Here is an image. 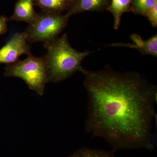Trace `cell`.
<instances>
[{
    "label": "cell",
    "instance_id": "ba28073f",
    "mask_svg": "<svg viewBox=\"0 0 157 157\" xmlns=\"http://www.w3.org/2000/svg\"><path fill=\"white\" fill-rule=\"evenodd\" d=\"M110 0H74L65 14L70 18L72 15L87 11H101L107 10Z\"/></svg>",
    "mask_w": 157,
    "mask_h": 157
},
{
    "label": "cell",
    "instance_id": "5b68a950",
    "mask_svg": "<svg viewBox=\"0 0 157 157\" xmlns=\"http://www.w3.org/2000/svg\"><path fill=\"white\" fill-rule=\"evenodd\" d=\"M31 47L27 43L25 31L17 33L0 48V64L6 65L14 63L23 54L28 56L32 54Z\"/></svg>",
    "mask_w": 157,
    "mask_h": 157
},
{
    "label": "cell",
    "instance_id": "8992f818",
    "mask_svg": "<svg viewBox=\"0 0 157 157\" xmlns=\"http://www.w3.org/2000/svg\"><path fill=\"white\" fill-rule=\"evenodd\" d=\"M133 43H111L108 45L109 47H124L137 49L143 55L152 56L157 57V35H155L147 40H144L140 36L133 34L131 36Z\"/></svg>",
    "mask_w": 157,
    "mask_h": 157
},
{
    "label": "cell",
    "instance_id": "7c38bea8",
    "mask_svg": "<svg viewBox=\"0 0 157 157\" xmlns=\"http://www.w3.org/2000/svg\"><path fill=\"white\" fill-rule=\"evenodd\" d=\"M67 157H115L113 151L84 147Z\"/></svg>",
    "mask_w": 157,
    "mask_h": 157
},
{
    "label": "cell",
    "instance_id": "277c9868",
    "mask_svg": "<svg viewBox=\"0 0 157 157\" xmlns=\"http://www.w3.org/2000/svg\"><path fill=\"white\" fill-rule=\"evenodd\" d=\"M69 17L65 14L42 12L26 30V40L29 43H47L55 40L68 25Z\"/></svg>",
    "mask_w": 157,
    "mask_h": 157
},
{
    "label": "cell",
    "instance_id": "5bb4252c",
    "mask_svg": "<svg viewBox=\"0 0 157 157\" xmlns=\"http://www.w3.org/2000/svg\"><path fill=\"white\" fill-rule=\"evenodd\" d=\"M8 18L5 15L0 16V35L6 33L8 30Z\"/></svg>",
    "mask_w": 157,
    "mask_h": 157
},
{
    "label": "cell",
    "instance_id": "30bf717a",
    "mask_svg": "<svg viewBox=\"0 0 157 157\" xmlns=\"http://www.w3.org/2000/svg\"><path fill=\"white\" fill-rule=\"evenodd\" d=\"M131 3L132 0H110V4L106 10L113 15V28L115 29L119 27L123 14L132 11Z\"/></svg>",
    "mask_w": 157,
    "mask_h": 157
},
{
    "label": "cell",
    "instance_id": "6da1fadb",
    "mask_svg": "<svg viewBox=\"0 0 157 157\" xmlns=\"http://www.w3.org/2000/svg\"><path fill=\"white\" fill-rule=\"evenodd\" d=\"M87 93L86 131L117 149L152 150V121L156 87L136 72L106 67L90 71L82 67Z\"/></svg>",
    "mask_w": 157,
    "mask_h": 157
},
{
    "label": "cell",
    "instance_id": "4fadbf2b",
    "mask_svg": "<svg viewBox=\"0 0 157 157\" xmlns=\"http://www.w3.org/2000/svg\"><path fill=\"white\" fill-rule=\"evenodd\" d=\"M152 26L156 28L157 26V3L151 8L146 15Z\"/></svg>",
    "mask_w": 157,
    "mask_h": 157
},
{
    "label": "cell",
    "instance_id": "7a4b0ae2",
    "mask_svg": "<svg viewBox=\"0 0 157 157\" xmlns=\"http://www.w3.org/2000/svg\"><path fill=\"white\" fill-rule=\"evenodd\" d=\"M43 47L47 50L44 57L48 67V82L55 83L79 71L82 60L93 52L75 50L70 45L66 33L54 41L44 43Z\"/></svg>",
    "mask_w": 157,
    "mask_h": 157
},
{
    "label": "cell",
    "instance_id": "9c48e42d",
    "mask_svg": "<svg viewBox=\"0 0 157 157\" xmlns=\"http://www.w3.org/2000/svg\"><path fill=\"white\" fill-rule=\"evenodd\" d=\"M74 0H35V6L42 12L52 14H62L67 11Z\"/></svg>",
    "mask_w": 157,
    "mask_h": 157
},
{
    "label": "cell",
    "instance_id": "8fae6325",
    "mask_svg": "<svg viewBox=\"0 0 157 157\" xmlns=\"http://www.w3.org/2000/svg\"><path fill=\"white\" fill-rule=\"evenodd\" d=\"M157 3V0H132V12L146 17L148 11Z\"/></svg>",
    "mask_w": 157,
    "mask_h": 157
},
{
    "label": "cell",
    "instance_id": "52a82bcc",
    "mask_svg": "<svg viewBox=\"0 0 157 157\" xmlns=\"http://www.w3.org/2000/svg\"><path fill=\"white\" fill-rule=\"evenodd\" d=\"M35 0H17L13 14L8 18L11 21H24L32 23L38 15L34 9Z\"/></svg>",
    "mask_w": 157,
    "mask_h": 157
},
{
    "label": "cell",
    "instance_id": "3957f363",
    "mask_svg": "<svg viewBox=\"0 0 157 157\" xmlns=\"http://www.w3.org/2000/svg\"><path fill=\"white\" fill-rule=\"evenodd\" d=\"M4 75L6 77H18L25 82L30 89L42 96L45 85L48 82L47 64L44 56L36 57L33 54L23 60L6 65Z\"/></svg>",
    "mask_w": 157,
    "mask_h": 157
}]
</instances>
